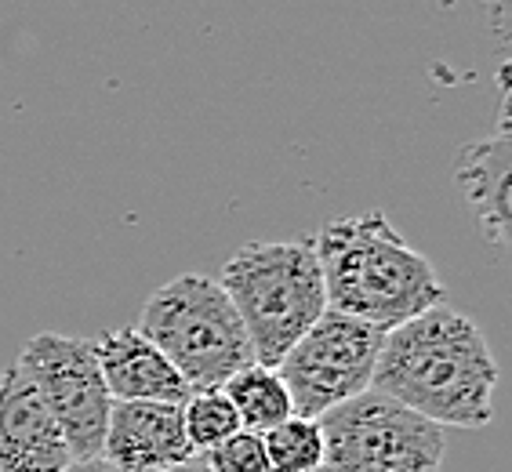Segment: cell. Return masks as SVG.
I'll return each instance as SVG.
<instances>
[{
	"instance_id": "obj_1",
	"label": "cell",
	"mask_w": 512,
	"mask_h": 472,
	"mask_svg": "<svg viewBox=\"0 0 512 472\" xmlns=\"http://www.w3.org/2000/svg\"><path fill=\"white\" fill-rule=\"evenodd\" d=\"M371 389L440 429H483L494 418L498 360L473 316L436 305L382 338Z\"/></svg>"
},
{
	"instance_id": "obj_2",
	"label": "cell",
	"mask_w": 512,
	"mask_h": 472,
	"mask_svg": "<svg viewBox=\"0 0 512 472\" xmlns=\"http://www.w3.org/2000/svg\"><path fill=\"white\" fill-rule=\"evenodd\" d=\"M327 309L353 316L382 335L444 305L433 262L404 240L385 211L327 222L313 240Z\"/></svg>"
},
{
	"instance_id": "obj_3",
	"label": "cell",
	"mask_w": 512,
	"mask_h": 472,
	"mask_svg": "<svg viewBox=\"0 0 512 472\" xmlns=\"http://www.w3.org/2000/svg\"><path fill=\"white\" fill-rule=\"evenodd\" d=\"M222 291L237 309L258 367L276 371L287 349L327 313L313 240H255L222 266Z\"/></svg>"
},
{
	"instance_id": "obj_4",
	"label": "cell",
	"mask_w": 512,
	"mask_h": 472,
	"mask_svg": "<svg viewBox=\"0 0 512 472\" xmlns=\"http://www.w3.org/2000/svg\"><path fill=\"white\" fill-rule=\"evenodd\" d=\"M135 331L157 345L189 393H207L255 364L247 331L218 280L182 273L142 305Z\"/></svg>"
},
{
	"instance_id": "obj_5",
	"label": "cell",
	"mask_w": 512,
	"mask_h": 472,
	"mask_svg": "<svg viewBox=\"0 0 512 472\" xmlns=\"http://www.w3.org/2000/svg\"><path fill=\"white\" fill-rule=\"evenodd\" d=\"M320 472H440L447 433L389 396L367 389L320 418Z\"/></svg>"
},
{
	"instance_id": "obj_6",
	"label": "cell",
	"mask_w": 512,
	"mask_h": 472,
	"mask_svg": "<svg viewBox=\"0 0 512 472\" xmlns=\"http://www.w3.org/2000/svg\"><path fill=\"white\" fill-rule=\"evenodd\" d=\"M382 338L375 327L327 309L276 364L295 418L320 422L335 407L364 396L375 378Z\"/></svg>"
},
{
	"instance_id": "obj_7",
	"label": "cell",
	"mask_w": 512,
	"mask_h": 472,
	"mask_svg": "<svg viewBox=\"0 0 512 472\" xmlns=\"http://www.w3.org/2000/svg\"><path fill=\"white\" fill-rule=\"evenodd\" d=\"M15 367L26 374L40 404L55 418L69 447V458L73 462L102 458L113 400L102 382L95 342L73 335H37L22 345Z\"/></svg>"
},
{
	"instance_id": "obj_8",
	"label": "cell",
	"mask_w": 512,
	"mask_h": 472,
	"mask_svg": "<svg viewBox=\"0 0 512 472\" xmlns=\"http://www.w3.org/2000/svg\"><path fill=\"white\" fill-rule=\"evenodd\" d=\"M113 472H171L197 462L178 404H113L102 440Z\"/></svg>"
},
{
	"instance_id": "obj_9",
	"label": "cell",
	"mask_w": 512,
	"mask_h": 472,
	"mask_svg": "<svg viewBox=\"0 0 512 472\" xmlns=\"http://www.w3.org/2000/svg\"><path fill=\"white\" fill-rule=\"evenodd\" d=\"M73 465L59 425L15 364L0 371V472H66Z\"/></svg>"
},
{
	"instance_id": "obj_10",
	"label": "cell",
	"mask_w": 512,
	"mask_h": 472,
	"mask_svg": "<svg viewBox=\"0 0 512 472\" xmlns=\"http://www.w3.org/2000/svg\"><path fill=\"white\" fill-rule=\"evenodd\" d=\"M102 382L113 404H186L189 389L157 345H149L135 327H117L95 342Z\"/></svg>"
},
{
	"instance_id": "obj_11",
	"label": "cell",
	"mask_w": 512,
	"mask_h": 472,
	"mask_svg": "<svg viewBox=\"0 0 512 472\" xmlns=\"http://www.w3.org/2000/svg\"><path fill=\"white\" fill-rule=\"evenodd\" d=\"M509 88L502 91V113H498V128L491 135L476 138L458 153L454 164V182L465 193L473 207L476 222L491 244H509Z\"/></svg>"
},
{
	"instance_id": "obj_12",
	"label": "cell",
	"mask_w": 512,
	"mask_h": 472,
	"mask_svg": "<svg viewBox=\"0 0 512 472\" xmlns=\"http://www.w3.org/2000/svg\"><path fill=\"white\" fill-rule=\"evenodd\" d=\"M229 407L237 411V422L244 433L266 436L269 429H276L280 422L291 418V396H287L280 374L269 371V367H244L240 374H233L226 385H222Z\"/></svg>"
},
{
	"instance_id": "obj_13",
	"label": "cell",
	"mask_w": 512,
	"mask_h": 472,
	"mask_svg": "<svg viewBox=\"0 0 512 472\" xmlns=\"http://www.w3.org/2000/svg\"><path fill=\"white\" fill-rule=\"evenodd\" d=\"M269 472H320L324 469V436L320 422L309 418H287L262 436Z\"/></svg>"
},
{
	"instance_id": "obj_14",
	"label": "cell",
	"mask_w": 512,
	"mask_h": 472,
	"mask_svg": "<svg viewBox=\"0 0 512 472\" xmlns=\"http://www.w3.org/2000/svg\"><path fill=\"white\" fill-rule=\"evenodd\" d=\"M182 418H186V436L193 443V451L207 454L215 451L218 443H226L229 436L240 433L237 411L229 407L222 389H207V393H189L182 404Z\"/></svg>"
},
{
	"instance_id": "obj_15",
	"label": "cell",
	"mask_w": 512,
	"mask_h": 472,
	"mask_svg": "<svg viewBox=\"0 0 512 472\" xmlns=\"http://www.w3.org/2000/svg\"><path fill=\"white\" fill-rule=\"evenodd\" d=\"M200 465L207 472H269L262 436L244 433V429L237 436H229L226 443H218L215 451L200 454Z\"/></svg>"
},
{
	"instance_id": "obj_16",
	"label": "cell",
	"mask_w": 512,
	"mask_h": 472,
	"mask_svg": "<svg viewBox=\"0 0 512 472\" xmlns=\"http://www.w3.org/2000/svg\"><path fill=\"white\" fill-rule=\"evenodd\" d=\"M66 472H113V469H109V465L102 462V458H95V462H73Z\"/></svg>"
},
{
	"instance_id": "obj_17",
	"label": "cell",
	"mask_w": 512,
	"mask_h": 472,
	"mask_svg": "<svg viewBox=\"0 0 512 472\" xmlns=\"http://www.w3.org/2000/svg\"><path fill=\"white\" fill-rule=\"evenodd\" d=\"M171 472H207L200 462H189V465H182V469H171Z\"/></svg>"
}]
</instances>
